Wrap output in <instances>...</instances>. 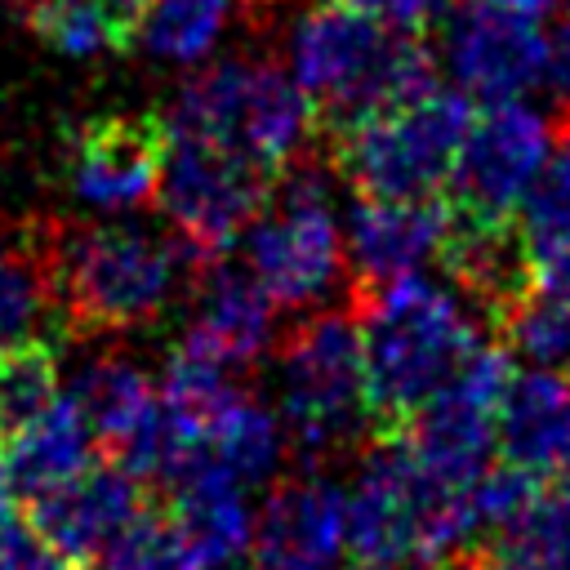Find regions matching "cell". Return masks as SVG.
Segmentation results:
<instances>
[{
    "label": "cell",
    "mask_w": 570,
    "mask_h": 570,
    "mask_svg": "<svg viewBox=\"0 0 570 570\" xmlns=\"http://www.w3.org/2000/svg\"><path fill=\"white\" fill-rule=\"evenodd\" d=\"M71 405L89 419L94 436L116 450L156 405L160 396V383H151V374L129 361V356H116V352H102V356H89L76 374H71V387H67Z\"/></svg>",
    "instance_id": "21"
},
{
    "label": "cell",
    "mask_w": 570,
    "mask_h": 570,
    "mask_svg": "<svg viewBox=\"0 0 570 570\" xmlns=\"http://www.w3.org/2000/svg\"><path fill=\"white\" fill-rule=\"evenodd\" d=\"M94 428L62 392L36 423L0 441V494L9 503H36L94 463Z\"/></svg>",
    "instance_id": "19"
},
{
    "label": "cell",
    "mask_w": 570,
    "mask_h": 570,
    "mask_svg": "<svg viewBox=\"0 0 570 570\" xmlns=\"http://www.w3.org/2000/svg\"><path fill=\"white\" fill-rule=\"evenodd\" d=\"M517 374V356L503 343H485L414 419L401 428L405 445L450 485L481 481L499 450V401Z\"/></svg>",
    "instance_id": "11"
},
{
    "label": "cell",
    "mask_w": 570,
    "mask_h": 570,
    "mask_svg": "<svg viewBox=\"0 0 570 570\" xmlns=\"http://www.w3.org/2000/svg\"><path fill=\"white\" fill-rule=\"evenodd\" d=\"M53 303L76 334H120L156 321L200 272L174 236H151L120 223H67L49 232Z\"/></svg>",
    "instance_id": "4"
},
{
    "label": "cell",
    "mask_w": 570,
    "mask_h": 570,
    "mask_svg": "<svg viewBox=\"0 0 570 570\" xmlns=\"http://www.w3.org/2000/svg\"><path fill=\"white\" fill-rule=\"evenodd\" d=\"M530 276H534L539 289H548V294L570 303V240L548 249V254H539V258H530Z\"/></svg>",
    "instance_id": "34"
},
{
    "label": "cell",
    "mask_w": 570,
    "mask_h": 570,
    "mask_svg": "<svg viewBox=\"0 0 570 570\" xmlns=\"http://www.w3.org/2000/svg\"><path fill=\"white\" fill-rule=\"evenodd\" d=\"M53 303V267H49V232L27 227L18 236L0 232V343L31 338V330L49 316Z\"/></svg>",
    "instance_id": "24"
},
{
    "label": "cell",
    "mask_w": 570,
    "mask_h": 570,
    "mask_svg": "<svg viewBox=\"0 0 570 570\" xmlns=\"http://www.w3.org/2000/svg\"><path fill=\"white\" fill-rule=\"evenodd\" d=\"M254 552H281L307 561H334L338 552H347V485L316 468L276 481L258 508Z\"/></svg>",
    "instance_id": "18"
},
{
    "label": "cell",
    "mask_w": 570,
    "mask_h": 570,
    "mask_svg": "<svg viewBox=\"0 0 570 570\" xmlns=\"http://www.w3.org/2000/svg\"><path fill=\"white\" fill-rule=\"evenodd\" d=\"M543 80L552 94L570 98V9L557 13V27L548 31V67H543Z\"/></svg>",
    "instance_id": "33"
},
{
    "label": "cell",
    "mask_w": 570,
    "mask_h": 570,
    "mask_svg": "<svg viewBox=\"0 0 570 570\" xmlns=\"http://www.w3.org/2000/svg\"><path fill=\"white\" fill-rule=\"evenodd\" d=\"M472 116V98L459 85L436 80L423 94L330 134V165L356 196H445Z\"/></svg>",
    "instance_id": "6"
},
{
    "label": "cell",
    "mask_w": 570,
    "mask_h": 570,
    "mask_svg": "<svg viewBox=\"0 0 570 570\" xmlns=\"http://www.w3.org/2000/svg\"><path fill=\"white\" fill-rule=\"evenodd\" d=\"M387 27H401V31H428L441 13H445V0H343Z\"/></svg>",
    "instance_id": "32"
},
{
    "label": "cell",
    "mask_w": 570,
    "mask_h": 570,
    "mask_svg": "<svg viewBox=\"0 0 570 570\" xmlns=\"http://www.w3.org/2000/svg\"><path fill=\"white\" fill-rule=\"evenodd\" d=\"M245 490H249L245 481H236L209 459H200L169 485L174 494L169 517L183 525V534L191 539V548L209 570L236 566L258 543V512L249 508Z\"/></svg>",
    "instance_id": "20"
},
{
    "label": "cell",
    "mask_w": 570,
    "mask_h": 570,
    "mask_svg": "<svg viewBox=\"0 0 570 570\" xmlns=\"http://www.w3.org/2000/svg\"><path fill=\"white\" fill-rule=\"evenodd\" d=\"M557 129L543 111L521 98L485 102L472 116V129L459 147L445 205L472 223H517V209L543 169Z\"/></svg>",
    "instance_id": "10"
},
{
    "label": "cell",
    "mask_w": 570,
    "mask_h": 570,
    "mask_svg": "<svg viewBox=\"0 0 570 570\" xmlns=\"http://www.w3.org/2000/svg\"><path fill=\"white\" fill-rule=\"evenodd\" d=\"M445 570H508L494 552H476V557H459V561H450Z\"/></svg>",
    "instance_id": "37"
},
{
    "label": "cell",
    "mask_w": 570,
    "mask_h": 570,
    "mask_svg": "<svg viewBox=\"0 0 570 570\" xmlns=\"http://www.w3.org/2000/svg\"><path fill=\"white\" fill-rule=\"evenodd\" d=\"M468 9H494V13H512V18H534L543 22L548 13H557L561 0H459Z\"/></svg>",
    "instance_id": "35"
},
{
    "label": "cell",
    "mask_w": 570,
    "mask_h": 570,
    "mask_svg": "<svg viewBox=\"0 0 570 570\" xmlns=\"http://www.w3.org/2000/svg\"><path fill=\"white\" fill-rule=\"evenodd\" d=\"M285 53L321 134H338L436 85V53L423 31L387 27L343 0H312L289 22Z\"/></svg>",
    "instance_id": "2"
},
{
    "label": "cell",
    "mask_w": 570,
    "mask_h": 570,
    "mask_svg": "<svg viewBox=\"0 0 570 570\" xmlns=\"http://www.w3.org/2000/svg\"><path fill=\"white\" fill-rule=\"evenodd\" d=\"M472 485L441 481L401 432H383L347 485V557L356 570L436 566L481 530Z\"/></svg>",
    "instance_id": "3"
},
{
    "label": "cell",
    "mask_w": 570,
    "mask_h": 570,
    "mask_svg": "<svg viewBox=\"0 0 570 570\" xmlns=\"http://www.w3.org/2000/svg\"><path fill=\"white\" fill-rule=\"evenodd\" d=\"M232 9L236 0H151L138 22L134 49H142L156 62L191 67L218 45Z\"/></svg>",
    "instance_id": "25"
},
{
    "label": "cell",
    "mask_w": 570,
    "mask_h": 570,
    "mask_svg": "<svg viewBox=\"0 0 570 570\" xmlns=\"http://www.w3.org/2000/svg\"><path fill=\"white\" fill-rule=\"evenodd\" d=\"M102 570H209L174 517H138L98 561Z\"/></svg>",
    "instance_id": "30"
},
{
    "label": "cell",
    "mask_w": 570,
    "mask_h": 570,
    "mask_svg": "<svg viewBox=\"0 0 570 570\" xmlns=\"http://www.w3.org/2000/svg\"><path fill=\"white\" fill-rule=\"evenodd\" d=\"M272 174L254 160L223 151L214 142L169 134L165 174H160V209L174 227V236L191 249L196 263L227 258L240 236L254 227L272 196Z\"/></svg>",
    "instance_id": "9"
},
{
    "label": "cell",
    "mask_w": 570,
    "mask_h": 570,
    "mask_svg": "<svg viewBox=\"0 0 570 570\" xmlns=\"http://www.w3.org/2000/svg\"><path fill=\"white\" fill-rule=\"evenodd\" d=\"M0 570H80L31 517L0 512Z\"/></svg>",
    "instance_id": "31"
},
{
    "label": "cell",
    "mask_w": 570,
    "mask_h": 570,
    "mask_svg": "<svg viewBox=\"0 0 570 570\" xmlns=\"http://www.w3.org/2000/svg\"><path fill=\"white\" fill-rule=\"evenodd\" d=\"M147 512L142 503V481L125 463H89L58 490L31 503V521L76 561H102L120 534Z\"/></svg>",
    "instance_id": "16"
},
{
    "label": "cell",
    "mask_w": 570,
    "mask_h": 570,
    "mask_svg": "<svg viewBox=\"0 0 570 570\" xmlns=\"http://www.w3.org/2000/svg\"><path fill=\"white\" fill-rule=\"evenodd\" d=\"M334 165L316 151L298 156L276 183L240 236V263L276 298L281 312H316L347 272V240L330 200Z\"/></svg>",
    "instance_id": "7"
},
{
    "label": "cell",
    "mask_w": 570,
    "mask_h": 570,
    "mask_svg": "<svg viewBox=\"0 0 570 570\" xmlns=\"http://www.w3.org/2000/svg\"><path fill=\"white\" fill-rule=\"evenodd\" d=\"M191 321L183 330V347L236 370L258 365L281 334V307L258 285V276L245 263L214 258L200 263L196 289H191Z\"/></svg>",
    "instance_id": "15"
},
{
    "label": "cell",
    "mask_w": 570,
    "mask_h": 570,
    "mask_svg": "<svg viewBox=\"0 0 570 570\" xmlns=\"http://www.w3.org/2000/svg\"><path fill=\"white\" fill-rule=\"evenodd\" d=\"M285 450H289V432L281 423V410H272L245 392L232 396V405L214 419V428L205 436V459L245 485L272 481L285 463Z\"/></svg>",
    "instance_id": "23"
},
{
    "label": "cell",
    "mask_w": 570,
    "mask_h": 570,
    "mask_svg": "<svg viewBox=\"0 0 570 570\" xmlns=\"http://www.w3.org/2000/svg\"><path fill=\"white\" fill-rule=\"evenodd\" d=\"M450 236V205L445 196L432 200H392V196H356L343 240H347V281L361 298L379 285H392L401 276L423 272L428 263H441Z\"/></svg>",
    "instance_id": "13"
},
{
    "label": "cell",
    "mask_w": 570,
    "mask_h": 570,
    "mask_svg": "<svg viewBox=\"0 0 570 570\" xmlns=\"http://www.w3.org/2000/svg\"><path fill=\"white\" fill-rule=\"evenodd\" d=\"M494 330H499V343L525 365H548V370L570 365V303L539 285H530L499 316Z\"/></svg>",
    "instance_id": "27"
},
{
    "label": "cell",
    "mask_w": 570,
    "mask_h": 570,
    "mask_svg": "<svg viewBox=\"0 0 570 570\" xmlns=\"http://www.w3.org/2000/svg\"><path fill=\"white\" fill-rule=\"evenodd\" d=\"M165 125L169 134L236 151L272 178L307 156V142L321 129L298 80L267 58H227L196 71L178 89Z\"/></svg>",
    "instance_id": "5"
},
{
    "label": "cell",
    "mask_w": 570,
    "mask_h": 570,
    "mask_svg": "<svg viewBox=\"0 0 570 570\" xmlns=\"http://www.w3.org/2000/svg\"><path fill=\"white\" fill-rule=\"evenodd\" d=\"M58 356L40 338L0 343V441L36 423L58 401Z\"/></svg>",
    "instance_id": "26"
},
{
    "label": "cell",
    "mask_w": 570,
    "mask_h": 570,
    "mask_svg": "<svg viewBox=\"0 0 570 570\" xmlns=\"http://www.w3.org/2000/svg\"><path fill=\"white\" fill-rule=\"evenodd\" d=\"M22 22L67 58L120 53L102 0H22Z\"/></svg>",
    "instance_id": "29"
},
{
    "label": "cell",
    "mask_w": 570,
    "mask_h": 570,
    "mask_svg": "<svg viewBox=\"0 0 570 570\" xmlns=\"http://www.w3.org/2000/svg\"><path fill=\"white\" fill-rule=\"evenodd\" d=\"M441 58L450 80L481 102L521 98L543 80L548 67V31L534 18H512L494 9H459L445 27Z\"/></svg>",
    "instance_id": "14"
},
{
    "label": "cell",
    "mask_w": 570,
    "mask_h": 570,
    "mask_svg": "<svg viewBox=\"0 0 570 570\" xmlns=\"http://www.w3.org/2000/svg\"><path fill=\"white\" fill-rule=\"evenodd\" d=\"M499 459L530 476L570 472V374L525 365L499 401Z\"/></svg>",
    "instance_id": "17"
},
{
    "label": "cell",
    "mask_w": 570,
    "mask_h": 570,
    "mask_svg": "<svg viewBox=\"0 0 570 570\" xmlns=\"http://www.w3.org/2000/svg\"><path fill=\"white\" fill-rule=\"evenodd\" d=\"M365 352L370 414L379 432H401L490 338L481 307L423 272L352 298Z\"/></svg>",
    "instance_id": "1"
},
{
    "label": "cell",
    "mask_w": 570,
    "mask_h": 570,
    "mask_svg": "<svg viewBox=\"0 0 570 570\" xmlns=\"http://www.w3.org/2000/svg\"><path fill=\"white\" fill-rule=\"evenodd\" d=\"M517 232H521L530 258L570 240V125L557 134L543 169L534 174V183L517 209Z\"/></svg>",
    "instance_id": "28"
},
{
    "label": "cell",
    "mask_w": 570,
    "mask_h": 570,
    "mask_svg": "<svg viewBox=\"0 0 570 570\" xmlns=\"http://www.w3.org/2000/svg\"><path fill=\"white\" fill-rule=\"evenodd\" d=\"M387 570H432V566H387Z\"/></svg>",
    "instance_id": "38"
},
{
    "label": "cell",
    "mask_w": 570,
    "mask_h": 570,
    "mask_svg": "<svg viewBox=\"0 0 570 570\" xmlns=\"http://www.w3.org/2000/svg\"><path fill=\"white\" fill-rule=\"evenodd\" d=\"M254 570H330V561H307V557H281V552H254Z\"/></svg>",
    "instance_id": "36"
},
{
    "label": "cell",
    "mask_w": 570,
    "mask_h": 570,
    "mask_svg": "<svg viewBox=\"0 0 570 570\" xmlns=\"http://www.w3.org/2000/svg\"><path fill=\"white\" fill-rule=\"evenodd\" d=\"M490 534V552L508 570H570V472L534 481L525 503Z\"/></svg>",
    "instance_id": "22"
},
{
    "label": "cell",
    "mask_w": 570,
    "mask_h": 570,
    "mask_svg": "<svg viewBox=\"0 0 570 570\" xmlns=\"http://www.w3.org/2000/svg\"><path fill=\"white\" fill-rule=\"evenodd\" d=\"M276 410L289 432V450L307 463L352 450L365 428H374L356 312H307L285 334Z\"/></svg>",
    "instance_id": "8"
},
{
    "label": "cell",
    "mask_w": 570,
    "mask_h": 570,
    "mask_svg": "<svg viewBox=\"0 0 570 570\" xmlns=\"http://www.w3.org/2000/svg\"><path fill=\"white\" fill-rule=\"evenodd\" d=\"M169 125L147 111H107L80 120L67 138L62 178L71 200L94 214H129L160 191Z\"/></svg>",
    "instance_id": "12"
}]
</instances>
